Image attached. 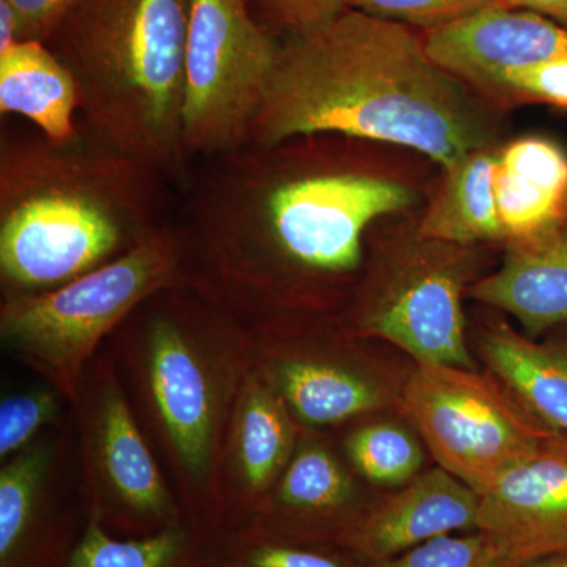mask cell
<instances>
[{"mask_svg": "<svg viewBox=\"0 0 567 567\" xmlns=\"http://www.w3.org/2000/svg\"><path fill=\"white\" fill-rule=\"evenodd\" d=\"M372 567H514L494 537L481 529L435 537Z\"/></svg>", "mask_w": 567, "mask_h": 567, "instance_id": "obj_27", "label": "cell"}, {"mask_svg": "<svg viewBox=\"0 0 567 567\" xmlns=\"http://www.w3.org/2000/svg\"><path fill=\"white\" fill-rule=\"evenodd\" d=\"M254 17L270 31H305L346 9L344 0H246Z\"/></svg>", "mask_w": 567, "mask_h": 567, "instance_id": "obj_30", "label": "cell"}, {"mask_svg": "<svg viewBox=\"0 0 567 567\" xmlns=\"http://www.w3.org/2000/svg\"><path fill=\"white\" fill-rule=\"evenodd\" d=\"M20 24V41H43L71 0H9Z\"/></svg>", "mask_w": 567, "mask_h": 567, "instance_id": "obj_31", "label": "cell"}, {"mask_svg": "<svg viewBox=\"0 0 567 567\" xmlns=\"http://www.w3.org/2000/svg\"><path fill=\"white\" fill-rule=\"evenodd\" d=\"M483 6H502L509 9L535 11L567 28V0H481Z\"/></svg>", "mask_w": 567, "mask_h": 567, "instance_id": "obj_32", "label": "cell"}, {"mask_svg": "<svg viewBox=\"0 0 567 567\" xmlns=\"http://www.w3.org/2000/svg\"><path fill=\"white\" fill-rule=\"evenodd\" d=\"M480 494L442 466L377 492L339 546L369 565L398 557L439 536L477 529Z\"/></svg>", "mask_w": 567, "mask_h": 567, "instance_id": "obj_16", "label": "cell"}, {"mask_svg": "<svg viewBox=\"0 0 567 567\" xmlns=\"http://www.w3.org/2000/svg\"><path fill=\"white\" fill-rule=\"evenodd\" d=\"M251 365L297 423L336 431L402 412L413 363L393 347L346 330L338 316H284L249 324Z\"/></svg>", "mask_w": 567, "mask_h": 567, "instance_id": "obj_8", "label": "cell"}, {"mask_svg": "<svg viewBox=\"0 0 567 567\" xmlns=\"http://www.w3.org/2000/svg\"><path fill=\"white\" fill-rule=\"evenodd\" d=\"M301 431L279 394L251 365L224 439L216 528L248 524L292 461Z\"/></svg>", "mask_w": 567, "mask_h": 567, "instance_id": "obj_13", "label": "cell"}, {"mask_svg": "<svg viewBox=\"0 0 567 567\" xmlns=\"http://www.w3.org/2000/svg\"><path fill=\"white\" fill-rule=\"evenodd\" d=\"M516 567H567V550L527 559Z\"/></svg>", "mask_w": 567, "mask_h": 567, "instance_id": "obj_34", "label": "cell"}, {"mask_svg": "<svg viewBox=\"0 0 567 567\" xmlns=\"http://www.w3.org/2000/svg\"><path fill=\"white\" fill-rule=\"evenodd\" d=\"M193 0H71L43 43L71 71L87 128L183 182L185 55Z\"/></svg>", "mask_w": 567, "mask_h": 567, "instance_id": "obj_5", "label": "cell"}, {"mask_svg": "<svg viewBox=\"0 0 567 567\" xmlns=\"http://www.w3.org/2000/svg\"><path fill=\"white\" fill-rule=\"evenodd\" d=\"M333 432L354 473L377 492L404 486L434 464L402 412L361 417Z\"/></svg>", "mask_w": 567, "mask_h": 567, "instance_id": "obj_23", "label": "cell"}, {"mask_svg": "<svg viewBox=\"0 0 567 567\" xmlns=\"http://www.w3.org/2000/svg\"><path fill=\"white\" fill-rule=\"evenodd\" d=\"M477 529L514 567L567 550V435L548 440L480 495Z\"/></svg>", "mask_w": 567, "mask_h": 567, "instance_id": "obj_14", "label": "cell"}, {"mask_svg": "<svg viewBox=\"0 0 567 567\" xmlns=\"http://www.w3.org/2000/svg\"><path fill=\"white\" fill-rule=\"evenodd\" d=\"M476 92L505 112L522 104H548L567 111V59L505 71Z\"/></svg>", "mask_w": 567, "mask_h": 567, "instance_id": "obj_28", "label": "cell"}, {"mask_svg": "<svg viewBox=\"0 0 567 567\" xmlns=\"http://www.w3.org/2000/svg\"><path fill=\"white\" fill-rule=\"evenodd\" d=\"M375 494L347 462L333 431L303 429L292 461L248 524L339 546Z\"/></svg>", "mask_w": 567, "mask_h": 567, "instance_id": "obj_12", "label": "cell"}, {"mask_svg": "<svg viewBox=\"0 0 567 567\" xmlns=\"http://www.w3.org/2000/svg\"><path fill=\"white\" fill-rule=\"evenodd\" d=\"M470 344L477 363L567 435V324L529 338L498 312L470 328Z\"/></svg>", "mask_w": 567, "mask_h": 567, "instance_id": "obj_19", "label": "cell"}, {"mask_svg": "<svg viewBox=\"0 0 567 567\" xmlns=\"http://www.w3.org/2000/svg\"><path fill=\"white\" fill-rule=\"evenodd\" d=\"M502 252V262L470 287L466 300L513 317L529 338L567 324V207Z\"/></svg>", "mask_w": 567, "mask_h": 567, "instance_id": "obj_18", "label": "cell"}, {"mask_svg": "<svg viewBox=\"0 0 567 567\" xmlns=\"http://www.w3.org/2000/svg\"><path fill=\"white\" fill-rule=\"evenodd\" d=\"M197 567H372L334 544L309 543L278 535L256 525L227 527Z\"/></svg>", "mask_w": 567, "mask_h": 567, "instance_id": "obj_25", "label": "cell"}, {"mask_svg": "<svg viewBox=\"0 0 567 567\" xmlns=\"http://www.w3.org/2000/svg\"><path fill=\"white\" fill-rule=\"evenodd\" d=\"M71 404L54 386H32L0 401V462L20 453L69 415Z\"/></svg>", "mask_w": 567, "mask_h": 567, "instance_id": "obj_26", "label": "cell"}, {"mask_svg": "<svg viewBox=\"0 0 567 567\" xmlns=\"http://www.w3.org/2000/svg\"><path fill=\"white\" fill-rule=\"evenodd\" d=\"M494 188L506 244L537 233L567 207L565 148L540 136L503 142Z\"/></svg>", "mask_w": 567, "mask_h": 567, "instance_id": "obj_20", "label": "cell"}, {"mask_svg": "<svg viewBox=\"0 0 567 567\" xmlns=\"http://www.w3.org/2000/svg\"><path fill=\"white\" fill-rule=\"evenodd\" d=\"M499 145L477 148L439 167L417 213L421 233L457 245L505 246L494 188Z\"/></svg>", "mask_w": 567, "mask_h": 567, "instance_id": "obj_21", "label": "cell"}, {"mask_svg": "<svg viewBox=\"0 0 567 567\" xmlns=\"http://www.w3.org/2000/svg\"><path fill=\"white\" fill-rule=\"evenodd\" d=\"M417 212L380 219L368 235L360 282L339 320L415 364L476 369L464 301L491 267V246L427 237Z\"/></svg>", "mask_w": 567, "mask_h": 567, "instance_id": "obj_6", "label": "cell"}, {"mask_svg": "<svg viewBox=\"0 0 567 567\" xmlns=\"http://www.w3.org/2000/svg\"><path fill=\"white\" fill-rule=\"evenodd\" d=\"M78 462L73 409L0 465V567H33L50 540L51 516Z\"/></svg>", "mask_w": 567, "mask_h": 567, "instance_id": "obj_17", "label": "cell"}, {"mask_svg": "<svg viewBox=\"0 0 567 567\" xmlns=\"http://www.w3.org/2000/svg\"><path fill=\"white\" fill-rule=\"evenodd\" d=\"M104 349L186 518L216 528L224 439L251 369L248 327L186 279L142 301Z\"/></svg>", "mask_w": 567, "mask_h": 567, "instance_id": "obj_3", "label": "cell"}, {"mask_svg": "<svg viewBox=\"0 0 567 567\" xmlns=\"http://www.w3.org/2000/svg\"><path fill=\"white\" fill-rule=\"evenodd\" d=\"M505 114L436 65L409 25L344 9L281 41L248 144L333 133L406 148L445 167L503 144Z\"/></svg>", "mask_w": 567, "mask_h": 567, "instance_id": "obj_2", "label": "cell"}, {"mask_svg": "<svg viewBox=\"0 0 567 567\" xmlns=\"http://www.w3.org/2000/svg\"><path fill=\"white\" fill-rule=\"evenodd\" d=\"M20 41V24L9 0H0V54Z\"/></svg>", "mask_w": 567, "mask_h": 567, "instance_id": "obj_33", "label": "cell"}, {"mask_svg": "<svg viewBox=\"0 0 567 567\" xmlns=\"http://www.w3.org/2000/svg\"><path fill=\"white\" fill-rule=\"evenodd\" d=\"M425 51L436 65L476 89L496 74L567 59V28L535 11L481 7L429 29Z\"/></svg>", "mask_w": 567, "mask_h": 567, "instance_id": "obj_15", "label": "cell"}, {"mask_svg": "<svg viewBox=\"0 0 567 567\" xmlns=\"http://www.w3.org/2000/svg\"><path fill=\"white\" fill-rule=\"evenodd\" d=\"M186 178L189 279L241 322L341 316L380 219L423 208L439 167L420 153L342 134L245 144Z\"/></svg>", "mask_w": 567, "mask_h": 567, "instance_id": "obj_1", "label": "cell"}, {"mask_svg": "<svg viewBox=\"0 0 567 567\" xmlns=\"http://www.w3.org/2000/svg\"><path fill=\"white\" fill-rule=\"evenodd\" d=\"M71 409L87 516L141 536L186 520L104 347L85 369Z\"/></svg>", "mask_w": 567, "mask_h": 567, "instance_id": "obj_11", "label": "cell"}, {"mask_svg": "<svg viewBox=\"0 0 567 567\" xmlns=\"http://www.w3.org/2000/svg\"><path fill=\"white\" fill-rule=\"evenodd\" d=\"M189 279L175 224L111 262L48 292L2 298L0 342L73 402L85 369L110 336L153 293Z\"/></svg>", "mask_w": 567, "mask_h": 567, "instance_id": "obj_7", "label": "cell"}, {"mask_svg": "<svg viewBox=\"0 0 567 567\" xmlns=\"http://www.w3.org/2000/svg\"><path fill=\"white\" fill-rule=\"evenodd\" d=\"M197 527L186 518L151 535L118 539L99 517L87 516L65 567H194L199 559Z\"/></svg>", "mask_w": 567, "mask_h": 567, "instance_id": "obj_24", "label": "cell"}, {"mask_svg": "<svg viewBox=\"0 0 567 567\" xmlns=\"http://www.w3.org/2000/svg\"><path fill=\"white\" fill-rule=\"evenodd\" d=\"M166 177L89 130L0 144L2 298L48 292L111 262L169 221Z\"/></svg>", "mask_w": 567, "mask_h": 567, "instance_id": "obj_4", "label": "cell"}, {"mask_svg": "<svg viewBox=\"0 0 567 567\" xmlns=\"http://www.w3.org/2000/svg\"><path fill=\"white\" fill-rule=\"evenodd\" d=\"M402 413L434 464L480 495L561 434L483 365H413Z\"/></svg>", "mask_w": 567, "mask_h": 567, "instance_id": "obj_9", "label": "cell"}, {"mask_svg": "<svg viewBox=\"0 0 567 567\" xmlns=\"http://www.w3.org/2000/svg\"><path fill=\"white\" fill-rule=\"evenodd\" d=\"M346 9L425 31L481 9V0H344Z\"/></svg>", "mask_w": 567, "mask_h": 567, "instance_id": "obj_29", "label": "cell"}, {"mask_svg": "<svg viewBox=\"0 0 567 567\" xmlns=\"http://www.w3.org/2000/svg\"><path fill=\"white\" fill-rule=\"evenodd\" d=\"M80 91L65 63L39 40L18 41L0 54V114L20 115L55 144L80 134Z\"/></svg>", "mask_w": 567, "mask_h": 567, "instance_id": "obj_22", "label": "cell"}, {"mask_svg": "<svg viewBox=\"0 0 567 567\" xmlns=\"http://www.w3.org/2000/svg\"><path fill=\"white\" fill-rule=\"evenodd\" d=\"M279 52L281 41L246 0H193L182 115L189 162L248 144Z\"/></svg>", "mask_w": 567, "mask_h": 567, "instance_id": "obj_10", "label": "cell"}]
</instances>
